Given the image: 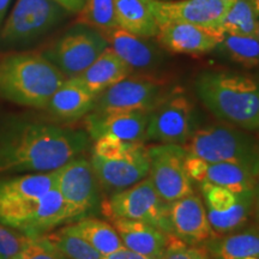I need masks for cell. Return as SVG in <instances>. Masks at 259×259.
<instances>
[{"label":"cell","instance_id":"31","mask_svg":"<svg viewBox=\"0 0 259 259\" xmlns=\"http://www.w3.org/2000/svg\"><path fill=\"white\" fill-rule=\"evenodd\" d=\"M46 236L66 259H103L105 257L89 242L73 234L66 227H64L59 232Z\"/></svg>","mask_w":259,"mask_h":259},{"label":"cell","instance_id":"26","mask_svg":"<svg viewBox=\"0 0 259 259\" xmlns=\"http://www.w3.org/2000/svg\"><path fill=\"white\" fill-rule=\"evenodd\" d=\"M73 234L89 242L100 253L107 255L122 247L120 236L111 223L95 218H82L66 226Z\"/></svg>","mask_w":259,"mask_h":259},{"label":"cell","instance_id":"30","mask_svg":"<svg viewBox=\"0 0 259 259\" xmlns=\"http://www.w3.org/2000/svg\"><path fill=\"white\" fill-rule=\"evenodd\" d=\"M79 22L96 29L103 35L119 28L114 0H85L79 12Z\"/></svg>","mask_w":259,"mask_h":259},{"label":"cell","instance_id":"41","mask_svg":"<svg viewBox=\"0 0 259 259\" xmlns=\"http://www.w3.org/2000/svg\"><path fill=\"white\" fill-rule=\"evenodd\" d=\"M252 3H253L255 11H257V14L259 16V0H252Z\"/></svg>","mask_w":259,"mask_h":259},{"label":"cell","instance_id":"13","mask_svg":"<svg viewBox=\"0 0 259 259\" xmlns=\"http://www.w3.org/2000/svg\"><path fill=\"white\" fill-rule=\"evenodd\" d=\"M235 0H149L158 25L168 22L220 28Z\"/></svg>","mask_w":259,"mask_h":259},{"label":"cell","instance_id":"39","mask_svg":"<svg viewBox=\"0 0 259 259\" xmlns=\"http://www.w3.org/2000/svg\"><path fill=\"white\" fill-rule=\"evenodd\" d=\"M253 210H252V218L254 220V225L259 227V178L255 183V186L253 189Z\"/></svg>","mask_w":259,"mask_h":259},{"label":"cell","instance_id":"34","mask_svg":"<svg viewBox=\"0 0 259 259\" xmlns=\"http://www.w3.org/2000/svg\"><path fill=\"white\" fill-rule=\"evenodd\" d=\"M143 143H132L114 137H101L94 141L93 155L103 158H119L126 156Z\"/></svg>","mask_w":259,"mask_h":259},{"label":"cell","instance_id":"17","mask_svg":"<svg viewBox=\"0 0 259 259\" xmlns=\"http://www.w3.org/2000/svg\"><path fill=\"white\" fill-rule=\"evenodd\" d=\"M171 235L191 246H200L215 235L202 197L196 193L169 204Z\"/></svg>","mask_w":259,"mask_h":259},{"label":"cell","instance_id":"10","mask_svg":"<svg viewBox=\"0 0 259 259\" xmlns=\"http://www.w3.org/2000/svg\"><path fill=\"white\" fill-rule=\"evenodd\" d=\"M196 130L193 103L184 94L171 90L149 112L147 141L184 145Z\"/></svg>","mask_w":259,"mask_h":259},{"label":"cell","instance_id":"23","mask_svg":"<svg viewBox=\"0 0 259 259\" xmlns=\"http://www.w3.org/2000/svg\"><path fill=\"white\" fill-rule=\"evenodd\" d=\"M210 259L259 257V227L252 225L222 235H213L199 246Z\"/></svg>","mask_w":259,"mask_h":259},{"label":"cell","instance_id":"16","mask_svg":"<svg viewBox=\"0 0 259 259\" xmlns=\"http://www.w3.org/2000/svg\"><path fill=\"white\" fill-rule=\"evenodd\" d=\"M148 120L149 112L144 111H92L85 121L87 134L93 141L101 137H114L144 144Z\"/></svg>","mask_w":259,"mask_h":259},{"label":"cell","instance_id":"1","mask_svg":"<svg viewBox=\"0 0 259 259\" xmlns=\"http://www.w3.org/2000/svg\"><path fill=\"white\" fill-rule=\"evenodd\" d=\"M87 132L46 124H18L0 131V173L56 170L89 147Z\"/></svg>","mask_w":259,"mask_h":259},{"label":"cell","instance_id":"25","mask_svg":"<svg viewBox=\"0 0 259 259\" xmlns=\"http://www.w3.org/2000/svg\"><path fill=\"white\" fill-rule=\"evenodd\" d=\"M118 27L141 37H156L158 23L149 0H114Z\"/></svg>","mask_w":259,"mask_h":259},{"label":"cell","instance_id":"18","mask_svg":"<svg viewBox=\"0 0 259 259\" xmlns=\"http://www.w3.org/2000/svg\"><path fill=\"white\" fill-rule=\"evenodd\" d=\"M186 170L192 181L210 183L239 193L254 189L259 173L233 162H206L187 154Z\"/></svg>","mask_w":259,"mask_h":259},{"label":"cell","instance_id":"36","mask_svg":"<svg viewBox=\"0 0 259 259\" xmlns=\"http://www.w3.org/2000/svg\"><path fill=\"white\" fill-rule=\"evenodd\" d=\"M21 259H66L46 235L32 238Z\"/></svg>","mask_w":259,"mask_h":259},{"label":"cell","instance_id":"20","mask_svg":"<svg viewBox=\"0 0 259 259\" xmlns=\"http://www.w3.org/2000/svg\"><path fill=\"white\" fill-rule=\"evenodd\" d=\"M56 187L54 170L29 173L27 176L0 180V219L18 206L40 198Z\"/></svg>","mask_w":259,"mask_h":259},{"label":"cell","instance_id":"7","mask_svg":"<svg viewBox=\"0 0 259 259\" xmlns=\"http://www.w3.org/2000/svg\"><path fill=\"white\" fill-rule=\"evenodd\" d=\"M108 47L105 35L82 24L70 29L44 53L66 78H73L88 69Z\"/></svg>","mask_w":259,"mask_h":259},{"label":"cell","instance_id":"9","mask_svg":"<svg viewBox=\"0 0 259 259\" xmlns=\"http://www.w3.org/2000/svg\"><path fill=\"white\" fill-rule=\"evenodd\" d=\"M148 178L164 202L170 204L194 192L185 166L187 151L183 145L158 143L148 148Z\"/></svg>","mask_w":259,"mask_h":259},{"label":"cell","instance_id":"22","mask_svg":"<svg viewBox=\"0 0 259 259\" xmlns=\"http://www.w3.org/2000/svg\"><path fill=\"white\" fill-rule=\"evenodd\" d=\"M96 97L78 78H66L52 95L46 109L60 120H77L93 111Z\"/></svg>","mask_w":259,"mask_h":259},{"label":"cell","instance_id":"43","mask_svg":"<svg viewBox=\"0 0 259 259\" xmlns=\"http://www.w3.org/2000/svg\"><path fill=\"white\" fill-rule=\"evenodd\" d=\"M245 259H259V257H248V258H245Z\"/></svg>","mask_w":259,"mask_h":259},{"label":"cell","instance_id":"2","mask_svg":"<svg viewBox=\"0 0 259 259\" xmlns=\"http://www.w3.org/2000/svg\"><path fill=\"white\" fill-rule=\"evenodd\" d=\"M194 90L206 109L226 124L259 131V77L225 70L198 74Z\"/></svg>","mask_w":259,"mask_h":259},{"label":"cell","instance_id":"28","mask_svg":"<svg viewBox=\"0 0 259 259\" xmlns=\"http://www.w3.org/2000/svg\"><path fill=\"white\" fill-rule=\"evenodd\" d=\"M216 50L246 69H259V40L255 36L225 34Z\"/></svg>","mask_w":259,"mask_h":259},{"label":"cell","instance_id":"27","mask_svg":"<svg viewBox=\"0 0 259 259\" xmlns=\"http://www.w3.org/2000/svg\"><path fill=\"white\" fill-rule=\"evenodd\" d=\"M253 189L239 192L235 203L222 213H208V219L215 235H222L242 228L252 218Z\"/></svg>","mask_w":259,"mask_h":259},{"label":"cell","instance_id":"38","mask_svg":"<svg viewBox=\"0 0 259 259\" xmlns=\"http://www.w3.org/2000/svg\"><path fill=\"white\" fill-rule=\"evenodd\" d=\"M60 8L70 14H79L82 11L85 0H53Z\"/></svg>","mask_w":259,"mask_h":259},{"label":"cell","instance_id":"6","mask_svg":"<svg viewBox=\"0 0 259 259\" xmlns=\"http://www.w3.org/2000/svg\"><path fill=\"white\" fill-rule=\"evenodd\" d=\"M65 12L53 0H16L0 27V45L28 44L56 27Z\"/></svg>","mask_w":259,"mask_h":259},{"label":"cell","instance_id":"21","mask_svg":"<svg viewBox=\"0 0 259 259\" xmlns=\"http://www.w3.org/2000/svg\"><path fill=\"white\" fill-rule=\"evenodd\" d=\"M112 225L128 250L158 259L166 250L170 234L150 223L128 219H112Z\"/></svg>","mask_w":259,"mask_h":259},{"label":"cell","instance_id":"14","mask_svg":"<svg viewBox=\"0 0 259 259\" xmlns=\"http://www.w3.org/2000/svg\"><path fill=\"white\" fill-rule=\"evenodd\" d=\"M90 162L100 187L111 194L128 189L145 179L150 168L148 148L144 144L119 158H103L93 155Z\"/></svg>","mask_w":259,"mask_h":259},{"label":"cell","instance_id":"19","mask_svg":"<svg viewBox=\"0 0 259 259\" xmlns=\"http://www.w3.org/2000/svg\"><path fill=\"white\" fill-rule=\"evenodd\" d=\"M105 37L108 46L127 65L132 72L137 71L139 73H149L156 70L163 61L161 50L150 41V38L137 36L121 28H115L114 30L107 32Z\"/></svg>","mask_w":259,"mask_h":259},{"label":"cell","instance_id":"42","mask_svg":"<svg viewBox=\"0 0 259 259\" xmlns=\"http://www.w3.org/2000/svg\"><path fill=\"white\" fill-rule=\"evenodd\" d=\"M255 37L259 40V19H258V23H257V30H255Z\"/></svg>","mask_w":259,"mask_h":259},{"label":"cell","instance_id":"24","mask_svg":"<svg viewBox=\"0 0 259 259\" xmlns=\"http://www.w3.org/2000/svg\"><path fill=\"white\" fill-rule=\"evenodd\" d=\"M132 73V70L108 46L88 69L84 70L76 78L97 96Z\"/></svg>","mask_w":259,"mask_h":259},{"label":"cell","instance_id":"12","mask_svg":"<svg viewBox=\"0 0 259 259\" xmlns=\"http://www.w3.org/2000/svg\"><path fill=\"white\" fill-rule=\"evenodd\" d=\"M54 173L58 191L80 218L100 205V184L92 162L74 157Z\"/></svg>","mask_w":259,"mask_h":259},{"label":"cell","instance_id":"4","mask_svg":"<svg viewBox=\"0 0 259 259\" xmlns=\"http://www.w3.org/2000/svg\"><path fill=\"white\" fill-rule=\"evenodd\" d=\"M187 154L206 162H233L259 173V142L228 124L197 128L183 145Z\"/></svg>","mask_w":259,"mask_h":259},{"label":"cell","instance_id":"40","mask_svg":"<svg viewBox=\"0 0 259 259\" xmlns=\"http://www.w3.org/2000/svg\"><path fill=\"white\" fill-rule=\"evenodd\" d=\"M10 4H11V0H0V27L4 23Z\"/></svg>","mask_w":259,"mask_h":259},{"label":"cell","instance_id":"11","mask_svg":"<svg viewBox=\"0 0 259 259\" xmlns=\"http://www.w3.org/2000/svg\"><path fill=\"white\" fill-rule=\"evenodd\" d=\"M82 219L66 202L57 187L40 198L31 200L6 220L5 226L23 233L30 238L47 235L52 229L63 223Z\"/></svg>","mask_w":259,"mask_h":259},{"label":"cell","instance_id":"5","mask_svg":"<svg viewBox=\"0 0 259 259\" xmlns=\"http://www.w3.org/2000/svg\"><path fill=\"white\" fill-rule=\"evenodd\" d=\"M103 211L111 220L143 221L171 235L169 204L158 196L148 177L128 189L111 194L103 203Z\"/></svg>","mask_w":259,"mask_h":259},{"label":"cell","instance_id":"29","mask_svg":"<svg viewBox=\"0 0 259 259\" xmlns=\"http://www.w3.org/2000/svg\"><path fill=\"white\" fill-rule=\"evenodd\" d=\"M259 16L252 0H235L223 18L220 29L225 34L255 36Z\"/></svg>","mask_w":259,"mask_h":259},{"label":"cell","instance_id":"35","mask_svg":"<svg viewBox=\"0 0 259 259\" xmlns=\"http://www.w3.org/2000/svg\"><path fill=\"white\" fill-rule=\"evenodd\" d=\"M158 259H210L199 246H191L170 235L166 250Z\"/></svg>","mask_w":259,"mask_h":259},{"label":"cell","instance_id":"33","mask_svg":"<svg viewBox=\"0 0 259 259\" xmlns=\"http://www.w3.org/2000/svg\"><path fill=\"white\" fill-rule=\"evenodd\" d=\"M31 239L0 223V259H21Z\"/></svg>","mask_w":259,"mask_h":259},{"label":"cell","instance_id":"3","mask_svg":"<svg viewBox=\"0 0 259 259\" xmlns=\"http://www.w3.org/2000/svg\"><path fill=\"white\" fill-rule=\"evenodd\" d=\"M65 79L44 54L18 53L0 60V96L17 105L46 108Z\"/></svg>","mask_w":259,"mask_h":259},{"label":"cell","instance_id":"32","mask_svg":"<svg viewBox=\"0 0 259 259\" xmlns=\"http://www.w3.org/2000/svg\"><path fill=\"white\" fill-rule=\"evenodd\" d=\"M199 189L204 198L203 203L205 205L206 213L226 212L232 208L238 197V193L210 183H199Z\"/></svg>","mask_w":259,"mask_h":259},{"label":"cell","instance_id":"15","mask_svg":"<svg viewBox=\"0 0 259 259\" xmlns=\"http://www.w3.org/2000/svg\"><path fill=\"white\" fill-rule=\"evenodd\" d=\"M223 32L220 28L168 22L158 25L156 35L158 46L170 53L198 56L215 51L221 44Z\"/></svg>","mask_w":259,"mask_h":259},{"label":"cell","instance_id":"37","mask_svg":"<svg viewBox=\"0 0 259 259\" xmlns=\"http://www.w3.org/2000/svg\"><path fill=\"white\" fill-rule=\"evenodd\" d=\"M103 259H156V258L141 254L138 253V252L128 250V248H126L125 246H122V247L119 248V250L105 255Z\"/></svg>","mask_w":259,"mask_h":259},{"label":"cell","instance_id":"8","mask_svg":"<svg viewBox=\"0 0 259 259\" xmlns=\"http://www.w3.org/2000/svg\"><path fill=\"white\" fill-rule=\"evenodd\" d=\"M171 90L164 79L149 73L130 76L109 87L96 97L94 112L144 111L150 112Z\"/></svg>","mask_w":259,"mask_h":259}]
</instances>
